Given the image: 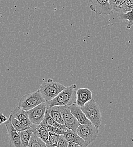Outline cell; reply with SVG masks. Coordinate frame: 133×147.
<instances>
[{"mask_svg":"<svg viewBox=\"0 0 133 147\" xmlns=\"http://www.w3.org/2000/svg\"><path fill=\"white\" fill-rule=\"evenodd\" d=\"M45 102V100L38 90L23 96L19 100L18 106L22 109L28 111Z\"/></svg>","mask_w":133,"mask_h":147,"instance_id":"4","label":"cell"},{"mask_svg":"<svg viewBox=\"0 0 133 147\" xmlns=\"http://www.w3.org/2000/svg\"><path fill=\"white\" fill-rule=\"evenodd\" d=\"M69 108L72 113L76 118L77 121L81 125L92 124L91 121L87 118L84 113L82 111L81 107L76 104H73L69 105Z\"/></svg>","mask_w":133,"mask_h":147,"instance_id":"12","label":"cell"},{"mask_svg":"<svg viewBox=\"0 0 133 147\" xmlns=\"http://www.w3.org/2000/svg\"><path fill=\"white\" fill-rule=\"evenodd\" d=\"M35 132L38 137L46 144H48V139H49V132L45 129V128L43 126L41 125H38L36 126Z\"/></svg>","mask_w":133,"mask_h":147,"instance_id":"19","label":"cell"},{"mask_svg":"<svg viewBox=\"0 0 133 147\" xmlns=\"http://www.w3.org/2000/svg\"><path fill=\"white\" fill-rule=\"evenodd\" d=\"M10 115L11 116V118L12 125H13V127L18 132L22 131L28 127H26V126H24L21 122H20L18 119H17L16 118H15L14 116H13L11 114Z\"/></svg>","mask_w":133,"mask_h":147,"instance_id":"23","label":"cell"},{"mask_svg":"<svg viewBox=\"0 0 133 147\" xmlns=\"http://www.w3.org/2000/svg\"><path fill=\"white\" fill-rule=\"evenodd\" d=\"M6 115H5L3 113H0V125L2 123H5L8 119Z\"/></svg>","mask_w":133,"mask_h":147,"instance_id":"26","label":"cell"},{"mask_svg":"<svg viewBox=\"0 0 133 147\" xmlns=\"http://www.w3.org/2000/svg\"><path fill=\"white\" fill-rule=\"evenodd\" d=\"M27 147H47V145L36 135L35 131L30 139Z\"/></svg>","mask_w":133,"mask_h":147,"instance_id":"20","label":"cell"},{"mask_svg":"<svg viewBox=\"0 0 133 147\" xmlns=\"http://www.w3.org/2000/svg\"><path fill=\"white\" fill-rule=\"evenodd\" d=\"M40 125H41L43 126H44L48 132L55 133V134H58V135H63L64 132L65 131V130L60 129V128H58V127H55V126H50L49 125H47L45 123L43 122V121L40 123Z\"/></svg>","mask_w":133,"mask_h":147,"instance_id":"22","label":"cell"},{"mask_svg":"<svg viewBox=\"0 0 133 147\" xmlns=\"http://www.w3.org/2000/svg\"><path fill=\"white\" fill-rule=\"evenodd\" d=\"M128 0H110L112 9L118 13H126L125 6Z\"/></svg>","mask_w":133,"mask_h":147,"instance_id":"16","label":"cell"},{"mask_svg":"<svg viewBox=\"0 0 133 147\" xmlns=\"http://www.w3.org/2000/svg\"><path fill=\"white\" fill-rule=\"evenodd\" d=\"M47 110L48 111L51 116L58 123L65 125L64 121L62 115L61 111L59 109V106H53V107H47Z\"/></svg>","mask_w":133,"mask_h":147,"instance_id":"15","label":"cell"},{"mask_svg":"<svg viewBox=\"0 0 133 147\" xmlns=\"http://www.w3.org/2000/svg\"><path fill=\"white\" fill-rule=\"evenodd\" d=\"M76 85L74 84L60 92L57 96L51 101L47 102V107L65 106L76 104Z\"/></svg>","mask_w":133,"mask_h":147,"instance_id":"1","label":"cell"},{"mask_svg":"<svg viewBox=\"0 0 133 147\" xmlns=\"http://www.w3.org/2000/svg\"><path fill=\"white\" fill-rule=\"evenodd\" d=\"M65 139L68 142H73L78 144L81 147H87L90 144L83 140L76 132L70 129H67L63 134Z\"/></svg>","mask_w":133,"mask_h":147,"instance_id":"13","label":"cell"},{"mask_svg":"<svg viewBox=\"0 0 133 147\" xmlns=\"http://www.w3.org/2000/svg\"><path fill=\"white\" fill-rule=\"evenodd\" d=\"M68 142L65 139L63 135H59L57 147H68Z\"/></svg>","mask_w":133,"mask_h":147,"instance_id":"24","label":"cell"},{"mask_svg":"<svg viewBox=\"0 0 133 147\" xmlns=\"http://www.w3.org/2000/svg\"><path fill=\"white\" fill-rule=\"evenodd\" d=\"M11 114L17 119H18L20 122H21L26 127H31L34 125V124L31 122L29 119L27 111L22 109L19 106L16 107L13 109Z\"/></svg>","mask_w":133,"mask_h":147,"instance_id":"11","label":"cell"},{"mask_svg":"<svg viewBox=\"0 0 133 147\" xmlns=\"http://www.w3.org/2000/svg\"><path fill=\"white\" fill-rule=\"evenodd\" d=\"M81 109L92 124L99 129L101 124V115L100 107L95 100L91 99Z\"/></svg>","mask_w":133,"mask_h":147,"instance_id":"3","label":"cell"},{"mask_svg":"<svg viewBox=\"0 0 133 147\" xmlns=\"http://www.w3.org/2000/svg\"><path fill=\"white\" fill-rule=\"evenodd\" d=\"M47 108V102H45L30 110H28L27 113L31 122L35 125H40L44 118Z\"/></svg>","mask_w":133,"mask_h":147,"instance_id":"7","label":"cell"},{"mask_svg":"<svg viewBox=\"0 0 133 147\" xmlns=\"http://www.w3.org/2000/svg\"><path fill=\"white\" fill-rule=\"evenodd\" d=\"M68 147H81L78 144L74 143L73 142H68Z\"/></svg>","mask_w":133,"mask_h":147,"instance_id":"27","label":"cell"},{"mask_svg":"<svg viewBox=\"0 0 133 147\" xmlns=\"http://www.w3.org/2000/svg\"><path fill=\"white\" fill-rule=\"evenodd\" d=\"M6 127L7 135L10 147H23L19 132L13 127L11 123V116H9L7 121L5 123Z\"/></svg>","mask_w":133,"mask_h":147,"instance_id":"9","label":"cell"},{"mask_svg":"<svg viewBox=\"0 0 133 147\" xmlns=\"http://www.w3.org/2000/svg\"><path fill=\"white\" fill-rule=\"evenodd\" d=\"M64 121L65 126L68 129L76 132V129L79 126V123L76 118L72 113L69 108V105L59 106Z\"/></svg>","mask_w":133,"mask_h":147,"instance_id":"8","label":"cell"},{"mask_svg":"<svg viewBox=\"0 0 133 147\" xmlns=\"http://www.w3.org/2000/svg\"><path fill=\"white\" fill-rule=\"evenodd\" d=\"M76 104L80 107L92 99V93L87 88H79L76 90Z\"/></svg>","mask_w":133,"mask_h":147,"instance_id":"10","label":"cell"},{"mask_svg":"<svg viewBox=\"0 0 133 147\" xmlns=\"http://www.w3.org/2000/svg\"><path fill=\"white\" fill-rule=\"evenodd\" d=\"M49 132V139H48V144H47V147H57L59 135L55 133L51 132Z\"/></svg>","mask_w":133,"mask_h":147,"instance_id":"21","label":"cell"},{"mask_svg":"<svg viewBox=\"0 0 133 147\" xmlns=\"http://www.w3.org/2000/svg\"><path fill=\"white\" fill-rule=\"evenodd\" d=\"M36 126L34 125L32 126L28 127L22 131L18 132L23 147H27L31 136L35 131Z\"/></svg>","mask_w":133,"mask_h":147,"instance_id":"14","label":"cell"},{"mask_svg":"<svg viewBox=\"0 0 133 147\" xmlns=\"http://www.w3.org/2000/svg\"><path fill=\"white\" fill-rule=\"evenodd\" d=\"M132 10H133V0H128L125 6L126 12Z\"/></svg>","mask_w":133,"mask_h":147,"instance_id":"25","label":"cell"},{"mask_svg":"<svg viewBox=\"0 0 133 147\" xmlns=\"http://www.w3.org/2000/svg\"><path fill=\"white\" fill-rule=\"evenodd\" d=\"M118 19L121 20L126 21L127 28L130 29L133 26V10L128 11L126 13H119L118 14Z\"/></svg>","mask_w":133,"mask_h":147,"instance_id":"18","label":"cell"},{"mask_svg":"<svg viewBox=\"0 0 133 147\" xmlns=\"http://www.w3.org/2000/svg\"><path fill=\"white\" fill-rule=\"evenodd\" d=\"M43 122L45 123L47 125H49L50 126H55V127H57L58 128L62 129L65 131H66L68 128L63 125H61L59 123H58L56 122L49 114V113H48V111L46 110L45 111V114L44 115V118L43 120Z\"/></svg>","mask_w":133,"mask_h":147,"instance_id":"17","label":"cell"},{"mask_svg":"<svg viewBox=\"0 0 133 147\" xmlns=\"http://www.w3.org/2000/svg\"><path fill=\"white\" fill-rule=\"evenodd\" d=\"M76 132L83 140L90 144L97 138L99 129L92 124H80L76 129Z\"/></svg>","mask_w":133,"mask_h":147,"instance_id":"5","label":"cell"},{"mask_svg":"<svg viewBox=\"0 0 133 147\" xmlns=\"http://www.w3.org/2000/svg\"><path fill=\"white\" fill-rule=\"evenodd\" d=\"M110 0H88L91 3L90 6L91 11L97 16L111 15L113 13Z\"/></svg>","mask_w":133,"mask_h":147,"instance_id":"6","label":"cell"},{"mask_svg":"<svg viewBox=\"0 0 133 147\" xmlns=\"http://www.w3.org/2000/svg\"><path fill=\"white\" fill-rule=\"evenodd\" d=\"M66 87L62 84L53 81L52 79H48L40 86L38 90L45 101L48 102L55 98Z\"/></svg>","mask_w":133,"mask_h":147,"instance_id":"2","label":"cell"}]
</instances>
